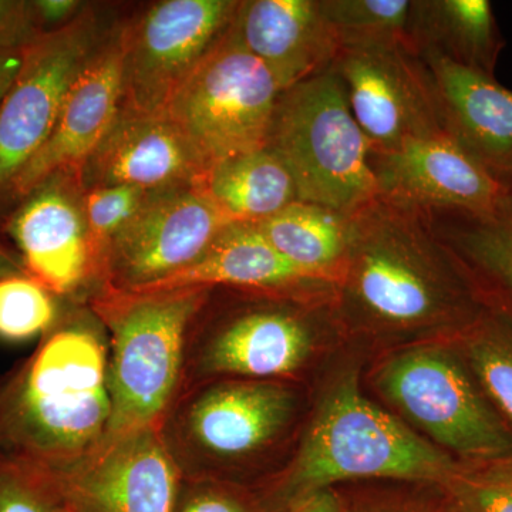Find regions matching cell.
Returning a JSON list of instances; mask_svg holds the SVG:
<instances>
[{"mask_svg":"<svg viewBox=\"0 0 512 512\" xmlns=\"http://www.w3.org/2000/svg\"><path fill=\"white\" fill-rule=\"evenodd\" d=\"M476 281L430 212L379 195L353 214L336 289L350 315L370 326L412 330L473 322L487 309Z\"/></svg>","mask_w":512,"mask_h":512,"instance_id":"obj_1","label":"cell"},{"mask_svg":"<svg viewBox=\"0 0 512 512\" xmlns=\"http://www.w3.org/2000/svg\"><path fill=\"white\" fill-rule=\"evenodd\" d=\"M110 417L109 339L93 312L60 318L0 384V447L43 466L99 446Z\"/></svg>","mask_w":512,"mask_h":512,"instance_id":"obj_2","label":"cell"},{"mask_svg":"<svg viewBox=\"0 0 512 512\" xmlns=\"http://www.w3.org/2000/svg\"><path fill=\"white\" fill-rule=\"evenodd\" d=\"M458 470L450 454L363 396L350 370L323 394L288 463L254 491L262 511L286 512L345 481L387 478L446 487Z\"/></svg>","mask_w":512,"mask_h":512,"instance_id":"obj_3","label":"cell"},{"mask_svg":"<svg viewBox=\"0 0 512 512\" xmlns=\"http://www.w3.org/2000/svg\"><path fill=\"white\" fill-rule=\"evenodd\" d=\"M210 293L211 288L93 293L90 311L109 339L106 437L160 427L180 390L188 330Z\"/></svg>","mask_w":512,"mask_h":512,"instance_id":"obj_4","label":"cell"},{"mask_svg":"<svg viewBox=\"0 0 512 512\" xmlns=\"http://www.w3.org/2000/svg\"><path fill=\"white\" fill-rule=\"evenodd\" d=\"M296 409L285 382L208 380L177 393L158 431L181 477L238 485L284 440Z\"/></svg>","mask_w":512,"mask_h":512,"instance_id":"obj_5","label":"cell"},{"mask_svg":"<svg viewBox=\"0 0 512 512\" xmlns=\"http://www.w3.org/2000/svg\"><path fill=\"white\" fill-rule=\"evenodd\" d=\"M266 148L288 168L298 201L355 214L379 197L372 148L332 67L279 94Z\"/></svg>","mask_w":512,"mask_h":512,"instance_id":"obj_6","label":"cell"},{"mask_svg":"<svg viewBox=\"0 0 512 512\" xmlns=\"http://www.w3.org/2000/svg\"><path fill=\"white\" fill-rule=\"evenodd\" d=\"M377 389L430 443L471 461L512 456V433L468 367L443 346L403 350L377 370Z\"/></svg>","mask_w":512,"mask_h":512,"instance_id":"obj_7","label":"cell"},{"mask_svg":"<svg viewBox=\"0 0 512 512\" xmlns=\"http://www.w3.org/2000/svg\"><path fill=\"white\" fill-rule=\"evenodd\" d=\"M279 94L271 72L229 29L164 113L210 170L221 161L266 148Z\"/></svg>","mask_w":512,"mask_h":512,"instance_id":"obj_8","label":"cell"},{"mask_svg":"<svg viewBox=\"0 0 512 512\" xmlns=\"http://www.w3.org/2000/svg\"><path fill=\"white\" fill-rule=\"evenodd\" d=\"M299 298L308 296L259 292V301L228 312L207 299L188 330L180 390L208 380L285 382L296 375L315 346L311 319L292 305Z\"/></svg>","mask_w":512,"mask_h":512,"instance_id":"obj_9","label":"cell"},{"mask_svg":"<svg viewBox=\"0 0 512 512\" xmlns=\"http://www.w3.org/2000/svg\"><path fill=\"white\" fill-rule=\"evenodd\" d=\"M110 29L87 6L72 23L25 49L22 69L0 104V197L10 195L49 140L73 84Z\"/></svg>","mask_w":512,"mask_h":512,"instance_id":"obj_10","label":"cell"},{"mask_svg":"<svg viewBox=\"0 0 512 512\" xmlns=\"http://www.w3.org/2000/svg\"><path fill=\"white\" fill-rule=\"evenodd\" d=\"M238 6V0H161L123 22L121 106L164 113L227 36Z\"/></svg>","mask_w":512,"mask_h":512,"instance_id":"obj_11","label":"cell"},{"mask_svg":"<svg viewBox=\"0 0 512 512\" xmlns=\"http://www.w3.org/2000/svg\"><path fill=\"white\" fill-rule=\"evenodd\" d=\"M231 222L198 184L148 192L111 239L96 291H134L170 278L197 261Z\"/></svg>","mask_w":512,"mask_h":512,"instance_id":"obj_12","label":"cell"},{"mask_svg":"<svg viewBox=\"0 0 512 512\" xmlns=\"http://www.w3.org/2000/svg\"><path fill=\"white\" fill-rule=\"evenodd\" d=\"M332 69L372 154L443 133L429 73L413 47H343Z\"/></svg>","mask_w":512,"mask_h":512,"instance_id":"obj_13","label":"cell"},{"mask_svg":"<svg viewBox=\"0 0 512 512\" xmlns=\"http://www.w3.org/2000/svg\"><path fill=\"white\" fill-rule=\"evenodd\" d=\"M52 470L70 512H173L183 478L154 427L106 437Z\"/></svg>","mask_w":512,"mask_h":512,"instance_id":"obj_14","label":"cell"},{"mask_svg":"<svg viewBox=\"0 0 512 512\" xmlns=\"http://www.w3.org/2000/svg\"><path fill=\"white\" fill-rule=\"evenodd\" d=\"M6 232L26 274L53 295H74L96 285L80 175L55 173L33 187L20 198Z\"/></svg>","mask_w":512,"mask_h":512,"instance_id":"obj_15","label":"cell"},{"mask_svg":"<svg viewBox=\"0 0 512 512\" xmlns=\"http://www.w3.org/2000/svg\"><path fill=\"white\" fill-rule=\"evenodd\" d=\"M379 195L433 214L478 215L508 191L446 131L372 154Z\"/></svg>","mask_w":512,"mask_h":512,"instance_id":"obj_16","label":"cell"},{"mask_svg":"<svg viewBox=\"0 0 512 512\" xmlns=\"http://www.w3.org/2000/svg\"><path fill=\"white\" fill-rule=\"evenodd\" d=\"M123 23L109 30L77 77L55 130L13 184L22 198L55 173L80 175L116 119L123 99Z\"/></svg>","mask_w":512,"mask_h":512,"instance_id":"obj_17","label":"cell"},{"mask_svg":"<svg viewBox=\"0 0 512 512\" xmlns=\"http://www.w3.org/2000/svg\"><path fill=\"white\" fill-rule=\"evenodd\" d=\"M208 168L165 113L120 106L116 119L84 164L83 190L133 185L147 192L201 184Z\"/></svg>","mask_w":512,"mask_h":512,"instance_id":"obj_18","label":"cell"},{"mask_svg":"<svg viewBox=\"0 0 512 512\" xmlns=\"http://www.w3.org/2000/svg\"><path fill=\"white\" fill-rule=\"evenodd\" d=\"M444 131L512 190V92L490 74L419 49Z\"/></svg>","mask_w":512,"mask_h":512,"instance_id":"obj_19","label":"cell"},{"mask_svg":"<svg viewBox=\"0 0 512 512\" xmlns=\"http://www.w3.org/2000/svg\"><path fill=\"white\" fill-rule=\"evenodd\" d=\"M231 33L281 92L329 70L340 52L319 0H242Z\"/></svg>","mask_w":512,"mask_h":512,"instance_id":"obj_20","label":"cell"},{"mask_svg":"<svg viewBox=\"0 0 512 512\" xmlns=\"http://www.w3.org/2000/svg\"><path fill=\"white\" fill-rule=\"evenodd\" d=\"M228 288L312 296L335 289L279 254L254 222H231L197 261L143 289ZM138 291V289H134Z\"/></svg>","mask_w":512,"mask_h":512,"instance_id":"obj_21","label":"cell"},{"mask_svg":"<svg viewBox=\"0 0 512 512\" xmlns=\"http://www.w3.org/2000/svg\"><path fill=\"white\" fill-rule=\"evenodd\" d=\"M416 49H433L494 76L505 42L487 0H414Z\"/></svg>","mask_w":512,"mask_h":512,"instance_id":"obj_22","label":"cell"},{"mask_svg":"<svg viewBox=\"0 0 512 512\" xmlns=\"http://www.w3.org/2000/svg\"><path fill=\"white\" fill-rule=\"evenodd\" d=\"M353 214L295 201L256 228L293 265L338 285L352 238Z\"/></svg>","mask_w":512,"mask_h":512,"instance_id":"obj_23","label":"cell"},{"mask_svg":"<svg viewBox=\"0 0 512 512\" xmlns=\"http://www.w3.org/2000/svg\"><path fill=\"white\" fill-rule=\"evenodd\" d=\"M200 187L232 222H259L298 201L284 163L264 150L212 165Z\"/></svg>","mask_w":512,"mask_h":512,"instance_id":"obj_24","label":"cell"},{"mask_svg":"<svg viewBox=\"0 0 512 512\" xmlns=\"http://www.w3.org/2000/svg\"><path fill=\"white\" fill-rule=\"evenodd\" d=\"M433 221L478 281L512 309V190L485 214H436Z\"/></svg>","mask_w":512,"mask_h":512,"instance_id":"obj_25","label":"cell"},{"mask_svg":"<svg viewBox=\"0 0 512 512\" xmlns=\"http://www.w3.org/2000/svg\"><path fill=\"white\" fill-rule=\"evenodd\" d=\"M464 348L484 396L512 424V309H485L466 326Z\"/></svg>","mask_w":512,"mask_h":512,"instance_id":"obj_26","label":"cell"},{"mask_svg":"<svg viewBox=\"0 0 512 512\" xmlns=\"http://www.w3.org/2000/svg\"><path fill=\"white\" fill-rule=\"evenodd\" d=\"M319 6L340 49L376 45L416 49L414 0H319Z\"/></svg>","mask_w":512,"mask_h":512,"instance_id":"obj_27","label":"cell"},{"mask_svg":"<svg viewBox=\"0 0 512 512\" xmlns=\"http://www.w3.org/2000/svg\"><path fill=\"white\" fill-rule=\"evenodd\" d=\"M60 318L57 296L29 275L0 279V339L25 342L45 336Z\"/></svg>","mask_w":512,"mask_h":512,"instance_id":"obj_28","label":"cell"},{"mask_svg":"<svg viewBox=\"0 0 512 512\" xmlns=\"http://www.w3.org/2000/svg\"><path fill=\"white\" fill-rule=\"evenodd\" d=\"M52 468L0 447V512H64Z\"/></svg>","mask_w":512,"mask_h":512,"instance_id":"obj_29","label":"cell"},{"mask_svg":"<svg viewBox=\"0 0 512 512\" xmlns=\"http://www.w3.org/2000/svg\"><path fill=\"white\" fill-rule=\"evenodd\" d=\"M147 195V191L133 185H109L83 190L84 218L96 262L97 282L101 262L111 239L134 217Z\"/></svg>","mask_w":512,"mask_h":512,"instance_id":"obj_30","label":"cell"},{"mask_svg":"<svg viewBox=\"0 0 512 512\" xmlns=\"http://www.w3.org/2000/svg\"><path fill=\"white\" fill-rule=\"evenodd\" d=\"M460 466L446 485L464 512H512V456Z\"/></svg>","mask_w":512,"mask_h":512,"instance_id":"obj_31","label":"cell"},{"mask_svg":"<svg viewBox=\"0 0 512 512\" xmlns=\"http://www.w3.org/2000/svg\"><path fill=\"white\" fill-rule=\"evenodd\" d=\"M173 512H264L254 490L215 480L181 478Z\"/></svg>","mask_w":512,"mask_h":512,"instance_id":"obj_32","label":"cell"},{"mask_svg":"<svg viewBox=\"0 0 512 512\" xmlns=\"http://www.w3.org/2000/svg\"><path fill=\"white\" fill-rule=\"evenodd\" d=\"M28 0H0V50H25L43 35Z\"/></svg>","mask_w":512,"mask_h":512,"instance_id":"obj_33","label":"cell"},{"mask_svg":"<svg viewBox=\"0 0 512 512\" xmlns=\"http://www.w3.org/2000/svg\"><path fill=\"white\" fill-rule=\"evenodd\" d=\"M33 15L43 32L69 25L79 18L87 6L77 0H30Z\"/></svg>","mask_w":512,"mask_h":512,"instance_id":"obj_34","label":"cell"},{"mask_svg":"<svg viewBox=\"0 0 512 512\" xmlns=\"http://www.w3.org/2000/svg\"><path fill=\"white\" fill-rule=\"evenodd\" d=\"M25 50H0V104L22 69Z\"/></svg>","mask_w":512,"mask_h":512,"instance_id":"obj_35","label":"cell"},{"mask_svg":"<svg viewBox=\"0 0 512 512\" xmlns=\"http://www.w3.org/2000/svg\"><path fill=\"white\" fill-rule=\"evenodd\" d=\"M286 512H345L338 494L330 490L319 491Z\"/></svg>","mask_w":512,"mask_h":512,"instance_id":"obj_36","label":"cell"},{"mask_svg":"<svg viewBox=\"0 0 512 512\" xmlns=\"http://www.w3.org/2000/svg\"><path fill=\"white\" fill-rule=\"evenodd\" d=\"M28 275L23 268L22 261L16 252L10 251L5 245L0 244V279L9 276Z\"/></svg>","mask_w":512,"mask_h":512,"instance_id":"obj_37","label":"cell"},{"mask_svg":"<svg viewBox=\"0 0 512 512\" xmlns=\"http://www.w3.org/2000/svg\"><path fill=\"white\" fill-rule=\"evenodd\" d=\"M345 512H423L414 510L413 507L390 503H365L357 504L355 507L345 508Z\"/></svg>","mask_w":512,"mask_h":512,"instance_id":"obj_38","label":"cell"},{"mask_svg":"<svg viewBox=\"0 0 512 512\" xmlns=\"http://www.w3.org/2000/svg\"><path fill=\"white\" fill-rule=\"evenodd\" d=\"M439 512H464V511L461 510V508L458 507V505L454 504L453 501H450V503H448L446 505V507L441 508V510Z\"/></svg>","mask_w":512,"mask_h":512,"instance_id":"obj_39","label":"cell"},{"mask_svg":"<svg viewBox=\"0 0 512 512\" xmlns=\"http://www.w3.org/2000/svg\"><path fill=\"white\" fill-rule=\"evenodd\" d=\"M64 512H70V511H69V510H67V508H66V510H64Z\"/></svg>","mask_w":512,"mask_h":512,"instance_id":"obj_40","label":"cell"}]
</instances>
